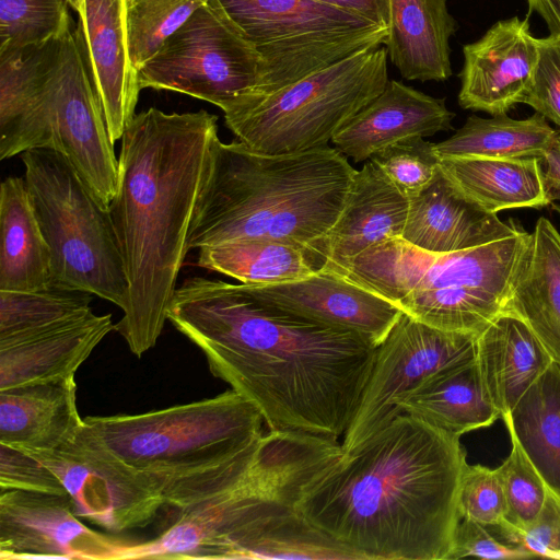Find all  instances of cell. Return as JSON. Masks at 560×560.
Here are the masks:
<instances>
[{"label":"cell","instance_id":"1","mask_svg":"<svg viewBox=\"0 0 560 560\" xmlns=\"http://www.w3.org/2000/svg\"><path fill=\"white\" fill-rule=\"evenodd\" d=\"M167 320L211 373L260 412L269 430L338 441L355 415L376 346L266 303L244 283L191 277Z\"/></svg>","mask_w":560,"mask_h":560},{"label":"cell","instance_id":"2","mask_svg":"<svg viewBox=\"0 0 560 560\" xmlns=\"http://www.w3.org/2000/svg\"><path fill=\"white\" fill-rule=\"evenodd\" d=\"M459 438L400 413L314 476L296 509L357 560H448L468 464Z\"/></svg>","mask_w":560,"mask_h":560},{"label":"cell","instance_id":"3","mask_svg":"<svg viewBox=\"0 0 560 560\" xmlns=\"http://www.w3.org/2000/svg\"><path fill=\"white\" fill-rule=\"evenodd\" d=\"M218 117L206 110L151 107L127 125L118 180L108 207L128 280V306L115 324L141 358L167 320L200 194L208 178Z\"/></svg>","mask_w":560,"mask_h":560},{"label":"cell","instance_id":"4","mask_svg":"<svg viewBox=\"0 0 560 560\" xmlns=\"http://www.w3.org/2000/svg\"><path fill=\"white\" fill-rule=\"evenodd\" d=\"M355 171L343 153L328 145L267 154L219 138L188 248L269 238L300 244L325 259L324 241L342 211Z\"/></svg>","mask_w":560,"mask_h":560},{"label":"cell","instance_id":"5","mask_svg":"<svg viewBox=\"0 0 560 560\" xmlns=\"http://www.w3.org/2000/svg\"><path fill=\"white\" fill-rule=\"evenodd\" d=\"M256 407L233 389L138 415L84 418L85 431L148 476L166 505L184 510L243 480L271 436Z\"/></svg>","mask_w":560,"mask_h":560},{"label":"cell","instance_id":"6","mask_svg":"<svg viewBox=\"0 0 560 560\" xmlns=\"http://www.w3.org/2000/svg\"><path fill=\"white\" fill-rule=\"evenodd\" d=\"M270 431L249 475L214 497L177 510L158 537L122 542L116 560L268 559L275 540L301 518L296 501L302 488L342 453L338 441Z\"/></svg>","mask_w":560,"mask_h":560},{"label":"cell","instance_id":"7","mask_svg":"<svg viewBox=\"0 0 560 560\" xmlns=\"http://www.w3.org/2000/svg\"><path fill=\"white\" fill-rule=\"evenodd\" d=\"M529 235L518 224L503 236L452 253H431L397 237L329 271L429 326L479 335L505 311Z\"/></svg>","mask_w":560,"mask_h":560},{"label":"cell","instance_id":"8","mask_svg":"<svg viewBox=\"0 0 560 560\" xmlns=\"http://www.w3.org/2000/svg\"><path fill=\"white\" fill-rule=\"evenodd\" d=\"M385 45L358 51L275 93L244 97L224 113L237 141L267 154L327 145L388 82Z\"/></svg>","mask_w":560,"mask_h":560},{"label":"cell","instance_id":"9","mask_svg":"<svg viewBox=\"0 0 560 560\" xmlns=\"http://www.w3.org/2000/svg\"><path fill=\"white\" fill-rule=\"evenodd\" d=\"M20 156L50 252V287L97 295L124 312L128 280L109 210L56 151L32 149Z\"/></svg>","mask_w":560,"mask_h":560},{"label":"cell","instance_id":"10","mask_svg":"<svg viewBox=\"0 0 560 560\" xmlns=\"http://www.w3.org/2000/svg\"><path fill=\"white\" fill-rule=\"evenodd\" d=\"M215 1L262 59L261 80L245 97L275 93L358 51L384 45L388 35L386 26L317 0Z\"/></svg>","mask_w":560,"mask_h":560},{"label":"cell","instance_id":"11","mask_svg":"<svg viewBox=\"0 0 560 560\" xmlns=\"http://www.w3.org/2000/svg\"><path fill=\"white\" fill-rule=\"evenodd\" d=\"M262 75L255 46L215 0H207L137 71L139 89L184 93L222 110L253 93Z\"/></svg>","mask_w":560,"mask_h":560},{"label":"cell","instance_id":"12","mask_svg":"<svg viewBox=\"0 0 560 560\" xmlns=\"http://www.w3.org/2000/svg\"><path fill=\"white\" fill-rule=\"evenodd\" d=\"M46 118L48 149L62 155L108 209L117 188L118 158L73 23L56 42L46 81Z\"/></svg>","mask_w":560,"mask_h":560},{"label":"cell","instance_id":"13","mask_svg":"<svg viewBox=\"0 0 560 560\" xmlns=\"http://www.w3.org/2000/svg\"><path fill=\"white\" fill-rule=\"evenodd\" d=\"M475 334L438 329L402 312L376 347L371 374L341 447L350 452L398 415L395 402L425 377L476 358Z\"/></svg>","mask_w":560,"mask_h":560},{"label":"cell","instance_id":"14","mask_svg":"<svg viewBox=\"0 0 560 560\" xmlns=\"http://www.w3.org/2000/svg\"><path fill=\"white\" fill-rule=\"evenodd\" d=\"M26 452L58 477L78 517L110 533L147 526L165 504L148 476L113 456L84 427L58 448Z\"/></svg>","mask_w":560,"mask_h":560},{"label":"cell","instance_id":"15","mask_svg":"<svg viewBox=\"0 0 560 560\" xmlns=\"http://www.w3.org/2000/svg\"><path fill=\"white\" fill-rule=\"evenodd\" d=\"M121 544L84 525L68 494L0 490L1 560H116Z\"/></svg>","mask_w":560,"mask_h":560},{"label":"cell","instance_id":"16","mask_svg":"<svg viewBox=\"0 0 560 560\" xmlns=\"http://www.w3.org/2000/svg\"><path fill=\"white\" fill-rule=\"evenodd\" d=\"M460 107L492 116L506 114L526 95L539 55L528 20L513 16L493 24L463 47Z\"/></svg>","mask_w":560,"mask_h":560},{"label":"cell","instance_id":"17","mask_svg":"<svg viewBox=\"0 0 560 560\" xmlns=\"http://www.w3.org/2000/svg\"><path fill=\"white\" fill-rule=\"evenodd\" d=\"M245 285L266 303L317 323L353 331L376 347L402 314L390 301L325 269L298 281Z\"/></svg>","mask_w":560,"mask_h":560},{"label":"cell","instance_id":"18","mask_svg":"<svg viewBox=\"0 0 560 560\" xmlns=\"http://www.w3.org/2000/svg\"><path fill=\"white\" fill-rule=\"evenodd\" d=\"M79 30L109 138L120 140L141 91L126 39L122 0H83Z\"/></svg>","mask_w":560,"mask_h":560},{"label":"cell","instance_id":"19","mask_svg":"<svg viewBox=\"0 0 560 560\" xmlns=\"http://www.w3.org/2000/svg\"><path fill=\"white\" fill-rule=\"evenodd\" d=\"M454 116L444 98L388 80L384 90L343 126L331 142L359 163L400 140L447 131L452 129Z\"/></svg>","mask_w":560,"mask_h":560},{"label":"cell","instance_id":"20","mask_svg":"<svg viewBox=\"0 0 560 560\" xmlns=\"http://www.w3.org/2000/svg\"><path fill=\"white\" fill-rule=\"evenodd\" d=\"M518 224L478 207L439 167L434 178L409 199L401 238L431 253H452L503 236Z\"/></svg>","mask_w":560,"mask_h":560},{"label":"cell","instance_id":"21","mask_svg":"<svg viewBox=\"0 0 560 560\" xmlns=\"http://www.w3.org/2000/svg\"><path fill=\"white\" fill-rule=\"evenodd\" d=\"M409 209L404 196L370 160L355 171L342 211L324 241L331 270L387 240L401 237Z\"/></svg>","mask_w":560,"mask_h":560},{"label":"cell","instance_id":"22","mask_svg":"<svg viewBox=\"0 0 560 560\" xmlns=\"http://www.w3.org/2000/svg\"><path fill=\"white\" fill-rule=\"evenodd\" d=\"M57 38L0 52L1 161L48 149L46 81Z\"/></svg>","mask_w":560,"mask_h":560},{"label":"cell","instance_id":"23","mask_svg":"<svg viewBox=\"0 0 560 560\" xmlns=\"http://www.w3.org/2000/svg\"><path fill=\"white\" fill-rule=\"evenodd\" d=\"M112 315L93 312L10 343L0 345V390L66 380L114 330Z\"/></svg>","mask_w":560,"mask_h":560},{"label":"cell","instance_id":"24","mask_svg":"<svg viewBox=\"0 0 560 560\" xmlns=\"http://www.w3.org/2000/svg\"><path fill=\"white\" fill-rule=\"evenodd\" d=\"M74 377L0 390V443L24 451H48L72 440L84 427Z\"/></svg>","mask_w":560,"mask_h":560},{"label":"cell","instance_id":"25","mask_svg":"<svg viewBox=\"0 0 560 560\" xmlns=\"http://www.w3.org/2000/svg\"><path fill=\"white\" fill-rule=\"evenodd\" d=\"M476 360L501 417L552 363L528 325L510 311L502 312L478 335Z\"/></svg>","mask_w":560,"mask_h":560},{"label":"cell","instance_id":"26","mask_svg":"<svg viewBox=\"0 0 560 560\" xmlns=\"http://www.w3.org/2000/svg\"><path fill=\"white\" fill-rule=\"evenodd\" d=\"M388 59L402 78L444 81L452 74L450 39L457 23L446 0H389Z\"/></svg>","mask_w":560,"mask_h":560},{"label":"cell","instance_id":"27","mask_svg":"<svg viewBox=\"0 0 560 560\" xmlns=\"http://www.w3.org/2000/svg\"><path fill=\"white\" fill-rule=\"evenodd\" d=\"M505 311L528 325L560 366V232L545 217L529 235Z\"/></svg>","mask_w":560,"mask_h":560},{"label":"cell","instance_id":"28","mask_svg":"<svg viewBox=\"0 0 560 560\" xmlns=\"http://www.w3.org/2000/svg\"><path fill=\"white\" fill-rule=\"evenodd\" d=\"M395 406L399 413L458 436L501 418L486 390L476 358L425 377Z\"/></svg>","mask_w":560,"mask_h":560},{"label":"cell","instance_id":"29","mask_svg":"<svg viewBox=\"0 0 560 560\" xmlns=\"http://www.w3.org/2000/svg\"><path fill=\"white\" fill-rule=\"evenodd\" d=\"M0 235V291L50 287V252L24 177L1 183Z\"/></svg>","mask_w":560,"mask_h":560},{"label":"cell","instance_id":"30","mask_svg":"<svg viewBox=\"0 0 560 560\" xmlns=\"http://www.w3.org/2000/svg\"><path fill=\"white\" fill-rule=\"evenodd\" d=\"M440 168L465 197L490 213L549 205L538 158H446L440 160Z\"/></svg>","mask_w":560,"mask_h":560},{"label":"cell","instance_id":"31","mask_svg":"<svg viewBox=\"0 0 560 560\" xmlns=\"http://www.w3.org/2000/svg\"><path fill=\"white\" fill-rule=\"evenodd\" d=\"M198 250L200 267L252 285L298 281L325 265L324 257L311 248L269 238L229 241Z\"/></svg>","mask_w":560,"mask_h":560},{"label":"cell","instance_id":"32","mask_svg":"<svg viewBox=\"0 0 560 560\" xmlns=\"http://www.w3.org/2000/svg\"><path fill=\"white\" fill-rule=\"evenodd\" d=\"M501 418L511 440L560 502V366L552 362Z\"/></svg>","mask_w":560,"mask_h":560},{"label":"cell","instance_id":"33","mask_svg":"<svg viewBox=\"0 0 560 560\" xmlns=\"http://www.w3.org/2000/svg\"><path fill=\"white\" fill-rule=\"evenodd\" d=\"M557 129L538 113L525 119L506 114L481 118L471 115L448 139L433 143L440 160L446 158L541 159Z\"/></svg>","mask_w":560,"mask_h":560},{"label":"cell","instance_id":"34","mask_svg":"<svg viewBox=\"0 0 560 560\" xmlns=\"http://www.w3.org/2000/svg\"><path fill=\"white\" fill-rule=\"evenodd\" d=\"M92 294L56 287L0 291V345L13 342L92 313Z\"/></svg>","mask_w":560,"mask_h":560},{"label":"cell","instance_id":"35","mask_svg":"<svg viewBox=\"0 0 560 560\" xmlns=\"http://www.w3.org/2000/svg\"><path fill=\"white\" fill-rule=\"evenodd\" d=\"M207 0H122L127 48L137 72Z\"/></svg>","mask_w":560,"mask_h":560},{"label":"cell","instance_id":"36","mask_svg":"<svg viewBox=\"0 0 560 560\" xmlns=\"http://www.w3.org/2000/svg\"><path fill=\"white\" fill-rule=\"evenodd\" d=\"M67 0H0V52L45 44L73 23Z\"/></svg>","mask_w":560,"mask_h":560},{"label":"cell","instance_id":"37","mask_svg":"<svg viewBox=\"0 0 560 560\" xmlns=\"http://www.w3.org/2000/svg\"><path fill=\"white\" fill-rule=\"evenodd\" d=\"M510 455L497 468L506 501V521L498 532L523 530L544 509L549 491L517 443L511 440Z\"/></svg>","mask_w":560,"mask_h":560},{"label":"cell","instance_id":"38","mask_svg":"<svg viewBox=\"0 0 560 560\" xmlns=\"http://www.w3.org/2000/svg\"><path fill=\"white\" fill-rule=\"evenodd\" d=\"M408 199L417 196L435 176L440 159L433 143L422 137L400 140L370 159Z\"/></svg>","mask_w":560,"mask_h":560},{"label":"cell","instance_id":"39","mask_svg":"<svg viewBox=\"0 0 560 560\" xmlns=\"http://www.w3.org/2000/svg\"><path fill=\"white\" fill-rule=\"evenodd\" d=\"M458 512L460 518L490 528L504 525L508 509L497 468L467 464L459 486Z\"/></svg>","mask_w":560,"mask_h":560},{"label":"cell","instance_id":"40","mask_svg":"<svg viewBox=\"0 0 560 560\" xmlns=\"http://www.w3.org/2000/svg\"><path fill=\"white\" fill-rule=\"evenodd\" d=\"M524 104L560 129V36L539 38V55Z\"/></svg>","mask_w":560,"mask_h":560},{"label":"cell","instance_id":"41","mask_svg":"<svg viewBox=\"0 0 560 560\" xmlns=\"http://www.w3.org/2000/svg\"><path fill=\"white\" fill-rule=\"evenodd\" d=\"M0 490L68 494L58 477L39 459L26 451L1 443Z\"/></svg>","mask_w":560,"mask_h":560},{"label":"cell","instance_id":"42","mask_svg":"<svg viewBox=\"0 0 560 560\" xmlns=\"http://www.w3.org/2000/svg\"><path fill=\"white\" fill-rule=\"evenodd\" d=\"M467 557L488 560L525 559L533 558V555L520 545L512 544L503 538L499 539V534H492L490 527L460 518L454 533L448 560Z\"/></svg>","mask_w":560,"mask_h":560},{"label":"cell","instance_id":"43","mask_svg":"<svg viewBox=\"0 0 560 560\" xmlns=\"http://www.w3.org/2000/svg\"><path fill=\"white\" fill-rule=\"evenodd\" d=\"M497 533L525 548L533 557L560 560V502L549 492L537 520L523 530Z\"/></svg>","mask_w":560,"mask_h":560},{"label":"cell","instance_id":"44","mask_svg":"<svg viewBox=\"0 0 560 560\" xmlns=\"http://www.w3.org/2000/svg\"><path fill=\"white\" fill-rule=\"evenodd\" d=\"M546 198L550 203L560 201V129L540 159Z\"/></svg>","mask_w":560,"mask_h":560},{"label":"cell","instance_id":"45","mask_svg":"<svg viewBox=\"0 0 560 560\" xmlns=\"http://www.w3.org/2000/svg\"><path fill=\"white\" fill-rule=\"evenodd\" d=\"M361 15L378 25L388 26L389 0H317ZM388 28V27H387Z\"/></svg>","mask_w":560,"mask_h":560},{"label":"cell","instance_id":"46","mask_svg":"<svg viewBox=\"0 0 560 560\" xmlns=\"http://www.w3.org/2000/svg\"><path fill=\"white\" fill-rule=\"evenodd\" d=\"M528 7L544 19L550 34L560 36V0H528Z\"/></svg>","mask_w":560,"mask_h":560},{"label":"cell","instance_id":"47","mask_svg":"<svg viewBox=\"0 0 560 560\" xmlns=\"http://www.w3.org/2000/svg\"><path fill=\"white\" fill-rule=\"evenodd\" d=\"M69 2V5L74 9L77 12L80 11L82 7L83 0H67Z\"/></svg>","mask_w":560,"mask_h":560},{"label":"cell","instance_id":"48","mask_svg":"<svg viewBox=\"0 0 560 560\" xmlns=\"http://www.w3.org/2000/svg\"><path fill=\"white\" fill-rule=\"evenodd\" d=\"M551 206H552V209H553V210L559 214V217H560V205H553V203H551Z\"/></svg>","mask_w":560,"mask_h":560}]
</instances>
